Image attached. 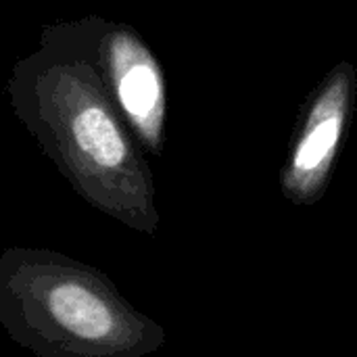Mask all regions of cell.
Masks as SVG:
<instances>
[{
  "label": "cell",
  "mask_w": 357,
  "mask_h": 357,
  "mask_svg": "<svg viewBox=\"0 0 357 357\" xmlns=\"http://www.w3.org/2000/svg\"><path fill=\"white\" fill-rule=\"evenodd\" d=\"M351 88L354 69L343 63L318 90L282 174L289 201L312 205L322 197L347 126Z\"/></svg>",
  "instance_id": "cell-4"
},
{
  "label": "cell",
  "mask_w": 357,
  "mask_h": 357,
  "mask_svg": "<svg viewBox=\"0 0 357 357\" xmlns=\"http://www.w3.org/2000/svg\"><path fill=\"white\" fill-rule=\"evenodd\" d=\"M0 326L36 357H146L165 343L105 272L31 247L0 253Z\"/></svg>",
  "instance_id": "cell-2"
},
{
  "label": "cell",
  "mask_w": 357,
  "mask_h": 357,
  "mask_svg": "<svg viewBox=\"0 0 357 357\" xmlns=\"http://www.w3.org/2000/svg\"><path fill=\"white\" fill-rule=\"evenodd\" d=\"M6 96L77 197L136 232H157L155 184L138 142L59 21L44 25L38 48L13 65Z\"/></svg>",
  "instance_id": "cell-1"
},
{
  "label": "cell",
  "mask_w": 357,
  "mask_h": 357,
  "mask_svg": "<svg viewBox=\"0 0 357 357\" xmlns=\"http://www.w3.org/2000/svg\"><path fill=\"white\" fill-rule=\"evenodd\" d=\"M98 71L109 98L136 142L161 155L167 90L159 61L138 31L96 15L59 21Z\"/></svg>",
  "instance_id": "cell-3"
}]
</instances>
